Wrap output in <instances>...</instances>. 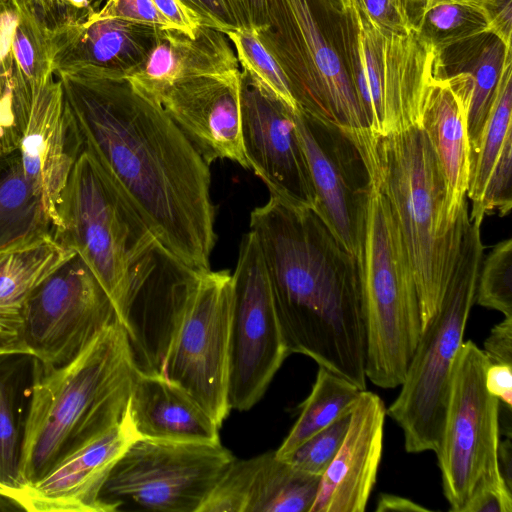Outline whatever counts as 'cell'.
<instances>
[{
	"instance_id": "1",
	"label": "cell",
	"mask_w": 512,
	"mask_h": 512,
	"mask_svg": "<svg viewBox=\"0 0 512 512\" xmlns=\"http://www.w3.org/2000/svg\"><path fill=\"white\" fill-rule=\"evenodd\" d=\"M83 149L142 217L162 254L210 269L216 242L209 165L164 109L127 79L54 74Z\"/></svg>"
},
{
	"instance_id": "2",
	"label": "cell",
	"mask_w": 512,
	"mask_h": 512,
	"mask_svg": "<svg viewBox=\"0 0 512 512\" xmlns=\"http://www.w3.org/2000/svg\"><path fill=\"white\" fill-rule=\"evenodd\" d=\"M289 354L366 390V329L357 259L313 208L270 196L250 214Z\"/></svg>"
},
{
	"instance_id": "3",
	"label": "cell",
	"mask_w": 512,
	"mask_h": 512,
	"mask_svg": "<svg viewBox=\"0 0 512 512\" xmlns=\"http://www.w3.org/2000/svg\"><path fill=\"white\" fill-rule=\"evenodd\" d=\"M137 372L118 320L64 365L37 360L20 461L22 486L116 426L127 410Z\"/></svg>"
},
{
	"instance_id": "4",
	"label": "cell",
	"mask_w": 512,
	"mask_h": 512,
	"mask_svg": "<svg viewBox=\"0 0 512 512\" xmlns=\"http://www.w3.org/2000/svg\"><path fill=\"white\" fill-rule=\"evenodd\" d=\"M372 175L411 263L423 330L436 315L452 275L469 221L468 205L456 223L448 222L444 176L419 124L375 136Z\"/></svg>"
},
{
	"instance_id": "5",
	"label": "cell",
	"mask_w": 512,
	"mask_h": 512,
	"mask_svg": "<svg viewBox=\"0 0 512 512\" xmlns=\"http://www.w3.org/2000/svg\"><path fill=\"white\" fill-rule=\"evenodd\" d=\"M57 212L61 227L54 234L56 239L88 265L112 300L120 322L156 275L157 255L162 252L155 236L84 149Z\"/></svg>"
},
{
	"instance_id": "6",
	"label": "cell",
	"mask_w": 512,
	"mask_h": 512,
	"mask_svg": "<svg viewBox=\"0 0 512 512\" xmlns=\"http://www.w3.org/2000/svg\"><path fill=\"white\" fill-rule=\"evenodd\" d=\"M366 329V377L400 386L421 335L411 263L388 200L373 177L357 252Z\"/></svg>"
},
{
	"instance_id": "7",
	"label": "cell",
	"mask_w": 512,
	"mask_h": 512,
	"mask_svg": "<svg viewBox=\"0 0 512 512\" xmlns=\"http://www.w3.org/2000/svg\"><path fill=\"white\" fill-rule=\"evenodd\" d=\"M482 222L466 225L440 307L422 330L401 390L386 414L402 429L408 453L437 451L454 360L475 303L483 260Z\"/></svg>"
},
{
	"instance_id": "8",
	"label": "cell",
	"mask_w": 512,
	"mask_h": 512,
	"mask_svg": "<svg viewBox=\"0 0 512 512\" xmlns=\"http://www.w3.org/2000/svg\"><path fill=\"white\" fill-rule=\"evenodd\" d=\"M339 18L342 58L370 132L385 136L419 123L425 88L441 53L417 30H380L350 0Z\"/></svg>"
},
{
	"instance_id": "9",
	"label": "cell",
	"mask_w": 512,
	"mask_h": 512,
	"mask_svg": "<svg viewBox=\"0 0 512 512\" xmlns=\"http://www.w3.org/2000/svg\"><path fill=\"white\" fill-rule=\"evenodd\" d=\"M268 24L258 35L288 80L298 108L341 129L361 149L374 140L338 49L326 37L310 0H267Z\"/></svg>"
},
{
	"instance_id": "10",
	"label": "cell",
	"mask_w": 512,
	"mask_h": 512,
	"mask_svg": "<svg viewBox=\"0 0 512 512\" xmlns=\"http://www.w3.org/2000/svg\"><path fill=\"white\" fill-rule=\"evenodd\" d=\"M490 363L471 340L462 343L453 363L435 452L443 493L452 512H463L480 490L505 484L498 465L500 401L485 386Z\"/></svg>"
},
{
	"instance_id": "11",
	"label": "cell",
	"mask_w": 512,
	"mask_h": 512,
	"mask_svg": "<svg viewBox=\"0 0 512 512\" xmlns=\"http://www.w3.org/2000/svg\"><path fill=\"white\" fill-rule=\"evenodd\" d=\"M235 460L221 442L135 440L111 469L102 499L114 511L126 502L160 512H199Z\"/></svg>"
},
{
	"instance_id": "12",
	"label": "cell",
	"mask_w": 512,
	"mask_h": 512,
	"mask_svg": "<svg viewBox=\"0 0 512 512\" xmlns=\"http://www.w3.org/2000/svg\"><path fill=\"white\" fill-rule=\"evenodd\" d=\"M289 355L278 321L260 247L249 231L242 238L229 327L228 402L246 411L264 395Z\"/></svg>"
},
{
	"instance_id": "13",
	"label": "cell",
	"mask_w": 512,
	"mask_h": 512,
	"mask_svg": "<svg viewBox=\"0 0 512 512\" xmlns=\"http://www.w3.org/2000/svg\"><path fill=\"white\" fill-rule=\"evenodd\" d=\"M117 320L109 295L75 253L30 294L21 311L19 336L43 365L61 366Z\"/></svg>"
},
{
	"instance_id": "14",
	"label": "cell",
	"mask_w": 512,
	"mask_h": 512,
	"mask_svg": "<svg viewBox=\"0 0 512 512\" xmlns=\"http://www.w3.org/2000/svg\"><path fill=\"white\" fill-rule=\"evenodd\" d=\"M232 274L199 270L163 375L188 393L221 427L228 402Z\"/></svg>"
},
{
	"instance_id": "15",
	"label": "cell",
	"mask_w": 512,
	"mask_h": 512,
	"mask_svg": "<svg viewBox=\"0 0 512 512\" xmlns=\"http://www.w3.org/2000/svg\"><path fill=\"white\" fill-rule=\"evenodd\" d=\"M314 192V210L355 258L366 200L373 182L360 148L341 129L299 108L293 111Z\"/></svg>"
},
{
	"instance_id": "16",
	"label": "cell",
	"mask_w": 512,
	"mask_h": 512,
	"mask_svg": "<svg viewBox=\"0 0 512 512\" xmlns=\"http://www.w3.org/2000/svg\"><path fill=\"white\" fill-rule=\"evenodd\" d=\"M241 132L244 153L270 196L314 208L315 192L293 110L241 71Z\"/></svg>"
},
{
	"instance_id": "17",
	"label": "cell",
	"mask_w": 512,
	"mask_h": 512,
	"mask_svg": "<svg viewBox=\"0 0 512 512\" xmlns=\"http://www.w3.org/2000/svg\"><path fill=\"white\" fill-rule=\"evenodd\" d=\"M138 437L128 407L123 419L70 453L34 483L0 492L29 512H112L102 489L117 460Z\"/></svg>"
},
{
	"instance_id": "18",
	"label": "cell",
	"mask_w": 512,
	"mask_h": 512,
	"mask_svg": "<svg viewBox=\"0 0 512 512\" xmlns=\"http://www.w3.org/2000/svg\"><path fill=\"white\" fill-rule=\"evenodd\" d=\"M241 71L189 77L163 95L160 106L205 162L229 159L245 169L241 132Z\"/></svg>"
},
{
	"instance_id": "19",
	"label": "cell",
	"mask_w": 512,
	"mask_h": 512,
	"mask_svg": "<svg viewBox=\"0 0 512 512\" xmlns=\"http://www.w3.org/2000/svg\"><path fill=\"white\" fill-rule=\"evenodd\" d=\"M83 150L82 139L55 75L34 92L18 148L23 173L40 197L53 225L61 227L57 207Z\"/></svg>"
},
{
	"instance_id": "20",
	"label": "cell",
	"mask_w": 512,
	"mask_h": 512,
	"mask_svg": "<svg viewBox=\"0 0 512 512\" xmlns=\"http://www.w3.org/2000/svg\"><path fill=\"white\" fill-rule=\"evenodd\" d=\"M386 407L363 390L351 411L345 438L322 474L309 512H364L382 459Z\"/></svg>"
},
{
	"instance_id": "21",
	"label": "cell",
	"mask_w": 512,
	"mask_h": 512,
	"mask_svg": "<svg viewBox=\"0 0 512 512\" xmlns=\"http://www.w3.org/2000/svg\"><path fill=\"white\" fill-rule=\"evenodd\" d=\"M160 28L115 18L49 33L53 73L126 79L146 61Z\"/></svg>"
},
{
	"instance_id": "22",
	"label": "cell",
	"mask_w": 512,
	"mask_h": 512,
	"mask_svg": "<svg viewBox=\"0 0 512 512\" xmlns=\"http://www.w3.org/2000/svg\"><path fill=\"white\" fill-rule=\"evenodd\" d=\"M472 92L469 73L445 74L443 65L428 82L419 125L426 134L446 185V218L454 224L467 206L471 150L467 113Z\"/></svg>"
},
{
	"instance_id": "23",
	"label": "cell",
	"mask_w": 512,
	"mask_h": 512,
	"mask_svg": "<svg viewBox=\"0 0 512 512\" xmlns=\"http://www.w3.org/2000/svg\"><path fill=\"white\" fill-rule=\"evenodd\" d=\"M225 33L200 25L192 37L178 29H159L144 64L127 81L148 100L160 105L165 92L183 79L238 70Z\"/></svg>"
},
{
	"instance_id": "24",
	"label": "cell",
	"mask_w": 512,
	"mask_h": 512,
	"mask_svg": "<svg viewBox=\"0 0 512 512\" xmlns=\"http://www.w3.org/2000/svg\"><path fill=\"white\" fill-rule=\"evenodd\" d=\"M128 411L138 439L220 442L215 420L164 375L138 370Z\"/></svg>"
},
{
	"instance_id": "25",
	"label": "cell",
	"mask_w": 512,
	"mask_h": 512,
	"mask_svg": "<svg viewBox=\"0 0 512 512\" xmlns=\"http://www.w3.org/2000/svg\"><path fill=\"white\" fill-rule=\"evenodd\" d=\"M73 255L54 233L0 250V327L19 334L30 294Z\"/></svg>"
},
{
	"instance_id": "26",
	"label": "cell",
	"mask_w": 512,
	"mask_h": 512,
	"mask_svg": "<svg viewBox=\"0 0 512 512\" xmlns=\"http://www.w3.org/2000/svg\"><path fill=\"white\" fill-rule=\"evenodd\" d=\"M37 359L29 353L0 354V488L22 486L20 461Z\"/></svg>"
},
{
	"instance_id": "27",
	"label": "cell",
	"mask_w": 512,
	"mask_h": 512,
	"mask_svg": "<svg viewBox=\"0 0 512 512\" xmlns=\"http://www.w3.org/2000/svg\"><path fill=\"white\" fill-rule=\"evenodd\" d=\"M507 48L494 34L487 32L441 51L445 74L466 72L472 78L467 113V133L471 163L477 153L488 119Z\"/></svg>"
},
{
	"instance_id": "28",
	"label": "cell",
	"mask_w": 512,
	"mask_h": 512,
	"mask_svg": "<svg viewBox=\"0 0 512 512\" xmlns=\"http://www.w3.org/2000/svg\"><path fill=\"white\" fill-rule=\"evenodd\" d=\"M54 233L40 197L25 177L18 150L0 159V250Z\"/></svg>"
},
{
	"instance_id": "29",
	"label": "cell",
	"mask_w": 512,
	"mask_h": 512,
	"mask_svg": "<svg viewBox=\"0 0 512 512\" xmlns=\"http://www.w3.org/2000/svg\"><path fill=\"white\" fill-rule=\"evenodd\" d=\"M362 391L345 377L319 366L312 390L290 432L275 450L276 456L287 458L312 435L350 414Z\"/></svg>"
},
{
	"instance_id": "30",
	"label": "cell",
	"mask_w": 512,
	"mask_h": 512,
	"mask_svg": "<svg viewBox=\"0 0 512 512\" xmlns=\"http://www.w3.org/2000/svg\"><path fill=\"white\" fill-rule=\"evenodd\" d=\"M320 479L278 458L275 451L263 453L246 512H309Z\"/></svg>"
},
{
	"instance_id": "31",
	"label": "cell",
	"mask_w": 512,
	"mask_h": 512,
	"mask_svg": "<svg viewBox=\"0 0 512 512\" xmlns=\"http://www.w3.org/2000/svg\"><path fill=\"white\" fill-rule=\"evenodd\" d=\"M512 53L505 55L494 101L485 123L477 153L471 163L467 197L476 208L488 177L507 139L512 137Z\"/></svg>"
},
{
	"instance_id": "32",
	"label": "cell",
	"mask_w": 512,
	"mask_h": 512,
	"mask_svg": "<svg viewBox=\"0 0 512 512\" xmlns=\"http://www.w3.org/2000/svg\"><path fill=\"white\" fill-rule=\"evenodd\" d=\"M19 15L16 0H0V139L10 152L19 148L33 100L14 87L12 44Z\"/></svg>"
},
{
	"instance_id": "33",
	"label": "cell",
	"mask_w": 512,
	"mask_h": 512,
	"mask_svg": "<svg viewBox=\"0 0 512 512\" xmlns=\"http://www.w3.org/2000/svg\"><path fill=\"white\" fill-rule=\"evenodd\" d=\"M18 6L20 15L12 44L14 87L33 94L54 75L49 36L23 7Z\"/></svg>"
},
{
	"instance_id": "34",
	"label": "cell",
	"mask_w": 512,
	"mask_h": 512,
	"mask_svg": "<svg viewBox=\"0 0 512 512\" xmlns=\"http://www.w3.org/2000/svg\"><path fill=\"white\" fill-rule=\"evenodd\" d=\"M415 28L440 52L489 32L483 9L463 4L433 7L417 16Z\"/></svg>"
},
{
	"instance_id": "35",
	"label": "cell",
	"mask_w": 512,
	"mask_h": 512,
	"mask_svg": "<svg viewBox=\"0 0 512 512\" xmlns=\"http://www.w3.org/2000/svg\"><path fill=\"white\" fill-rule=\"evenodd\" d=\"M225 34L235 48L242 72L291 110H297L298 105L291 93L284 71L262 43L258 32L239 28Z\"/></svg>"
},
{
	"instance_id": "36",
	"label": "cell",
	"mask_w": 512,
	"mask_h": 512,
	"mask_svg": "<svg viewBox=\"0 0 512 512\" xmlns=\"http://www.w3.org/2000/svg\"><path fill=\"white\" fill-rule=\"evenodd\" d=\"M475 303L512 317V239L498 242L482 260Z\"/></svg>"
},
{
	"instance_id": "37",
	"label": "cell",
	"mask_w": 512,
	"mask_h": 512,
	"mask_svg": "<svg viewBox=\"0 0 512 512\" xmlns=\"http://www.w3.org/2000/svg\"><path fill=\"white\" fill-rule=\"evenodd\" d=\"M262 454L236 459L216 482L199 512H246Z\"/></svg>"
},
{
	"instance_id": "38",
	"label": "cell",
	"mask_w": 512,
	"mask_h": 512,
	"mask_svg": "<svg viewBox=\"0 0 512 512\" xmlns=\"http://www.w3.org/2000/svg\"><path fill=\"white\" fill-rule=\"evenodd\" d=\"M350 415L351 413L337 419L312 435L283 460L303 472L322 476L345 438Z\"/></svg>"
},
{
	"instance_id": "39",
	"label": "cell",
	"mask_w": 512,
	"mask_h": 512,
	"mask_svg": "<svg viewBox=\"0 0 512 512\" xmlns=\"http://www.w3.org/2000/svg\"><path fill=\"white\" fill-rule=\"evenodd\" d=\"M16 1L48 34L88 21L106 2V0Z\"/></svg>"
},
{
	"instance_id": "40",
	"label": "cell",
	"mask_w": 512,
	"mask_h": 512,
	"mask_svg": "<svg viewBox=\"0 0 512 512\" xmlns=\"http://www.w3.org/2000/svg\"><path fill=\"white\" fill-rule=\"evenodd\" d=\"M512 208V137L504 144L488 177L479 205L469 214L471 220L482 222L494 211L504 217Z\"/></svg>"
},
{
	"instance_id": "41",
	"label": "cell",
	"mask_w": 512,
	"mask_h": 512,
	"mask_svg": "<svg viewBox=\"0 0 512 512\" xmlns=\"http://www.w3.org/2000/svg\"><path fill=\"white\" fill-rule=\"evenodd\" d=\"M359 11L380 30L407 35L416 30L411 9L405 0H352Z\"/></svg>"
},
{
	"instance_id": "42",
	"label": "cell",
	"mask_w": 512,
	"mask_h": 512,
	"mask_svg": "<svg viewBox=\"0 0 512 512\" xmlns=\"http://www.w3.org/2000/svg\"><path fill=\"white\" fill-rule=\"evenodd\" d=\"M92 18H115L160 29L174 28L152 0H106Z\"/></svg>"
},
{
	"instance_id": "43",
	"label": "cell",
	"mask_w": 512,
	"mask_h": 512,
	"mask_svg": "<svg viewBox=\"0 0 512 512\" xmlns=\"http://www.w3.org/2000/svg\"><path fill=\"white\" fill-rule=\"evenodd\" d=\"M201 25L223 33L239 29L223 0H180Z\"/></svg>"
},
{
	"instance_id": "44",
	"label": "cell",
	"mask_w": 512,
	"mask_h": 512,
	"mask_svg": "<svg viewBox=\"0 0 512 512\" xmlns=\"http://www.w3.org/2000/svg\"><path fill=\"white\" fill-rule=\"evenodd\" d=\"M238 28L263 30L268 24L267 0H223Z\"/></svg>"
},
{
	"instance_id": "45",
	"label": "cell",
	"mask_w": 512,
	"mask_h": 512,
	"mask_svg": "<svg viewBox=\"0 0 512 512\" xmlns=\"http://www.w3.org/2000/svg\"><path fill=\"white\" fill-rule=\"evenodd\" d=\"M483 352L491 363L512 365V317H504L491 329Z\"/></svg>"
},
{
	"instance_id": "46",
	"label": "cell",
	"mask_w": 512,
	"mask_h": 512,
	"mask_svg": "<svg viewBox=\"0 0 512 512\" xmlns=\"http://www.w3.org/2000/svg\"><path fill=\"white\" fill-rule=\"evenodd\" d=\"M482 9L489 32L498 37L507 48H511L512 0H484Z\"/></svg>"
},
{
	"instance_id": "47",
	"label": "cell",
	"mask_w": 512,
	"mask_h": 512,
	"mask_svg": "<svg viewBox=\"0 0 512 512\" xmlns=\"http://www.w3.org/2000/svg\"><path fill=\"white\" fill-rule=\"evenodd\" d=\"M463 512H512V490L506 484L477 492Z\"/></svg>"
},
{
	"instance_id": "48",
	"label": "cell",
	"mask_w": 512,
	"mask_h": 512,
	"mask_svg": "<svg viewBox=\"0 0 512 512\" xmlns=\"http://www.w3.org/2000/svg\"><path fill=\"white\" fill-rule=\"evenodd\" d=\"M485 386L492 396L512 408V365L490 363L485 373Z\"/></svg>"
},
{
	"instance_id": "49",
	"label": "cell",
	"mask_w": 512,
	"mask_h": 512,
	"mask_svg": "<svg viewBox=\"0 0 512 512\" xmlns=\"http://www.w3.org/2000/svg\"><path fill=\"white\" fill-rule=\"evenodd\" d=\"M152 2L175 29L192 37L195 35L201 23L180 0H152Z\"/></svg>"
},
{
	"instance_id": "50",
	"label": "cell",
	"mask_w": 512,
	"mask_h": 512,
	"mask_svg": "<svg viewBox=\"0 0 512 512\" xmlns=\"http://www.w3.org/2000/svg\"><path fill=\"white\" fill-rule=\"evenodd\" d=\"M375 510L377 512H431V509L426 508L409 498L389 493H382L379 495Z\"/></svg>"
},
{
	"instance_id": "51",
	"label": "cell",
	"mask_w": 512,
	"mask_h": 512,
	"mask_svg": "<svg viewBox=\"0 0 512 512\" xmlns=\"http://www.w3.org/2000/svg\"><path fill=\"white\" fill-rule=\"evenodd\" d=\"M415 19L421 13L442 4H463L482 8L484 0H405Z\"/></svg>"
},
{
	"instance_id": "52",
	"label": "cell",
	"mask_w": 512,
	"mask_h": 512,
	"mask_svg": "<svg viewBox=\"0 0 512 512\" xmlns=\"http://www.w3.org/2000/svg\"><path fill=\"white\" fill-rule=\"evenodd\" d=\"M498 465L500 474L509 489L512 490V443L511 436H507L498 445Z\"/></svg>"
},
{
	"instance_id": "53",
	"label": "cell",
	"mask_w": 512,
	"mask_h": 512,
	"mask_svg": "<svg viewBox=\"0 0 512 512\" xmlns=\"http://www.w3.org/2000/svg\"><path fill=\"white\" fill-rule=\"evenodd\" d=\"M12 352L28 353L16 331L0 327V354Z\"/></svg>"
},
{
	"instance_id": "54",
	"label": "cell",
	"mask_w": 512,
	"mask_h": 512,
	"mask_svg": "<svg viewBox=\"0 0 512 512\" xmlns=\"http://www.w3.org/2000/svg\"><path fill=\"white\" fill-rule=\"evenodd\" d=\"M326 13L337 17L343 16L350 8V0H314Z\"/></svg>"
},
{
	"instance_id": "55",
	"label": "cell",
	"mask_w": 512,
	"mask_h": 512,
	"mask_svg": "<svg viewBox=\"0 0 512 512\" xmlns=\"http://www.w3.org/2000/svg\"><path fill=\"white\" fill-rule=\"evenodd\" d=\"M0 511H22L8 496L0 492Z\"/></svg>"
}]
</instances>
